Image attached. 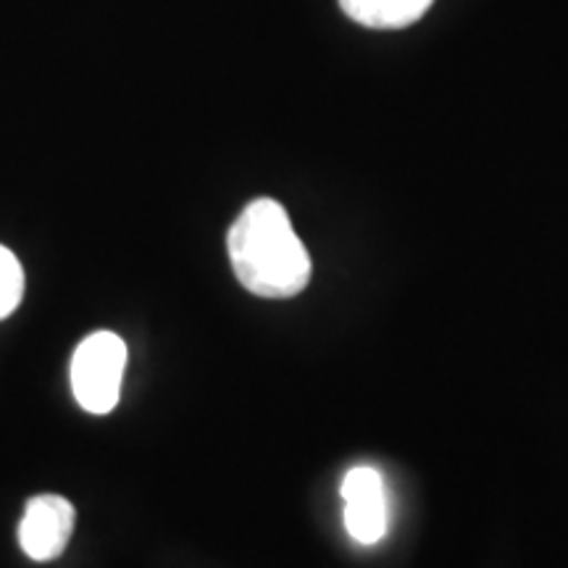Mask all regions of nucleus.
<instances>
[{"mask_svg": "<svg viewBox=\"0 0 568 568\" xmlns=\"http://www.w3.org/2000/svg\"><path fill=\"white\" fill-rule=\"evenodd\" d=\"M24 297V268L9 247L0 245V322L19 308Z\"/></svg>", "mask_w": 568, "mask_h": 568, "instance_id": "nucleus-6", "label": "nucleus"}, {"mask_svg": "<svg viewBox=\"0 0 568 568\" xmlns=\"http://www.w3.org/2000/svg\"><path fill=\"white\" fill-rule=\"evenodd\" d=\"M74 506L63 495H34L27 500L19 524V545L27 558L48 564L67 550L74 531Z\"/></svg>", "mask_w": 568, "mask_h": 568, "instance_id": "nucleus-3", "label": "nucleus"}, {"mask_svg": "<svg viewBox=\"0 0 568 568\" xmlns=\"http://www.w3.org/2000/svg\"><path fill=\"white\" fill-rule=\"evenodd\" d=\"M226 251L247 293L284 301L301 295L311 282V255L297 237L282 203L258 197L247 203L226 234Z\"/></svg>", "mask_w": 568, "mask_h": 568, "instance_id": "nucleus-1", "label": "nucleus"}, {"mask_svg": "<svg viewBox=\"0 0 568 568\" xmlns=\"http://www.w3.org/2000/svg\"><path fill=\"white\" fill-rule=\"evenodd\" d=\"M126 368V345L113 332H95L77 345L71 358V393L88 414L116 408Z\"/></svg>", "mask_w": 568, "mask_h": 568, "instance_id": "nucleus-2", "label": "nucleus"}, {"mask_svg": "<svg viewBox=\"0 0 568 568\" xmlns=\"http://www.w3.org/2000/svg\"><path fill=\"white\" fill-rule=\"evenodd\" d=\"M432 3L435 0H339V9L361 27L400 30L422 19Z\"/></svg>", "mask_w": 568, "mask_h": 568, "instance_id": "nucleus-5", "label": "nucleus"}, {"mask_svg": "<svg viewBox=\"0 0 568 568\" xmlns=\"http://www.w3.org/2000/svg\"><path fill=\"white\" fill-rule=\"evenodd\" d=\"M345 503V529L355 542L376 545L387 535L385 479L374 466H353L339 487Z\"/></svg>", "mask_w": 568, "mask_h": 568, "instance_id": "nucleus-4", "label": "nucleus"}]
</instances>
